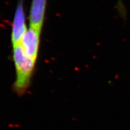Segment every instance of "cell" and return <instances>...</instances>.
<instances>
[{"instance_id":"cell-1","label":"cell","mask_w":130,"mask_h":130,"mask_svg":"<svg viewBox=\"0 0 130 130\" xmlns=\"http://www.w3.org/2000/svg\"><path fill=\"white\" fill-rule=\"evenodd\" d=\"M13 60L16 75L14 87L15 91L21 95L29 86L36 61L24 53L20 43L13 46Z\"/></svg>"},{"instance_id":"cell-2","label":"cell","mask_w":130,"mask_h":130,"mask_svg":"<svg viewBox=\"0 0 130 130\" xmlns=\"http://www.w3.org/2000/svg\"><path fill=\"white\" fill-rule=\"evenodd\" d=\"M41 32V30L29 27L20 42L24 53L35 61L38 55Z\"/></svg>"},{"instance_id":"cell-3","label":"cell","mask_w":130,"mask_h":130,"mask_svg":"<svg viewBox=\"0 0 130 130\" xmlns=\"http://www.w3.org/2000/svg\"><path fill=\"white\" fill-rule=\"evenodd\" d=\"M27 30L23 0H20L15 11L12 26L11 40L13 46L20 43Z\"/></svg>"},{"instance_id":"cell-4","label":"cell","mask_w":130,"mask_h":130,"mask_svg":"<svg viewBox=\"0 0 130 130\" xmlns=\"http://www.w3.org/2000/svg\"><path fill=\"white\" fill-rule=\"evenodd\" d=\"M46 4L47 0H32L29 15L30 27L42 30Z\"/></svg>"}]
</instances>
